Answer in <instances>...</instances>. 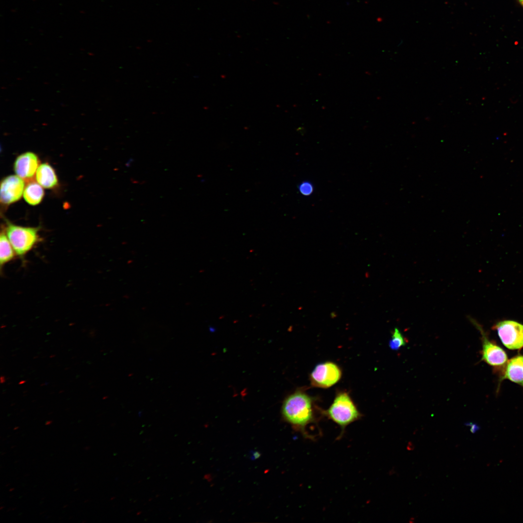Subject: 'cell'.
<instances>
[{
	"instance_id": "obj_6",
	"label": "cell",
	"mask_w": 523,
	"mask_h": 523,
	"mask_svg": "<svg viewBox=\"0 0 523 523\" xmlns=\"http://www.w3.org/2000/svg\"><path fill=\"white\" fill-rule=\"evenodd\" d=\"M493 329L497 331L502 343L510 350L523 348V324L512 320L497 323Z\"/></svg>"
},
{
	"instance_id": "obj_13",
	"label": "cell",
	"mask_w": 523,
	"mask_h": 523,
	"mask_svg": "<svg viewBox=\"0 0 523 523\" xmlns=\"http://www.w3.org/2000/svg\"><path fill=\"white\" fill-rule=\"evenodd\" d=\"M406 344V340L399 329L395 328L392 333L389 346L391 350L397 351Z\"/></svg>"
},
{
	"instance_id": "obj_22",
	"label": "cell",
	"mask_w": 523,
	"mask_h": 523,
	"mask_svg": "<svg viewBox=\"0 0 523 523\" xmlns=\"http://www.w3.org/2000/svg\"><path fill=\"white\" fill-rule=\"evenodd\" d=\"M55 356H56V355H55V354H52V355H50V356H49V357H50V358H53V357H55Z\"/></svg>"
},
{
	"instance_id": "obj_8",
	"label": "cell",
	"mask_w": 523,
	"mask_h": 523,
	"mask_svg": "<svg viewBox=\"0 0 523 523\" xmlns=\"http://www.w3.org/2000/svg\"><path fill=\"white\" fill-rule=\"evenodd\" d=\"M39 165L37 155L32 152H28L17 156L14 169L16 175L29 182L33 180Z\"/></svg>"
},
{
	"instance_id": "obj_9",
	"label": "cell",
	"mask_w": 523,
	"mask_h": 523,
	"mask_svg": "<svg viewBox=\"0 0 523 523\" xmlns=\"http://www.w3.org/2000/svg\"><path fill=\"white\" fill-rule=\"evenodd\" d=\"M503 368L500 381L508 379L523 386V355L518 354L508 360Z\"/></svg>"
},
{
	"instance_id": "obj_12",
	"label": "cell",
	"mask_w": 523,
	"mask_h": 523,
	"mask_svg": "<svg viewBox=\"0 0 523 523\" xmlns=\"http://www.w3.org/2000/svg\"><path fill=\"white\" fill-rule=\"evenodd\" d=\"M16 254L6 234L5 230L0 235V269L14 259Z\"/></svg>"
},
{
	"instance_id": "obj_4",
	"label": "cell",
	"mask_w": 523,
	"mask_h": 523,
	"mask_svg": "<svg viewBox=\"0 0 523 523\" xmlns=\"http://www.w3.org/2000/svg\"><path fill=\"white\" fill-rule=\"evenodd\" d=\"M342 370L336 363L326 361L317 364L309 375L310 385L315 387L329 388L341 379Z\"/></svg>"
},
{
	"instance_id": "obj_16",
	"label": "cell",
	"mask_w": 523,
	"mask_h": 523,
	"mask_svg": "<svg viewBox=\"0 0 523 523\" xmlns=\"http://www.w3.org/2000/svg\"><path fill=\"white\" fill-rule=\"evenodd\" d=\"M415 448V446L412 442H409L408 444L407 449L408 450H413Z\"/></svg>"
},
{
	"instance_id": "obj_14",
	"label": "cell",
	"mask_w": 523,
	"mask_h": 523,
	"mask_svg": "<svg viewBox=\"0 0 523 523\" xmlns=\"http://www.w3.org/2000/svg\"><path fill=\"white\" fill-rule=\"evenodd\" d=\"M298 190L304 196H309L314 190L313 185L309 181H303L298 185Z\"/></svg>"
},
{
	"instance_id": "obj_15",
	"label": "cell",
	"mask_w": 523,
	"mask_h": 523,
	"mask_svg": "<svg viewBox=\"0 0 523 523\" xmlns=\"http://www.w3.org/2000/svg\"><path fill=\"white\" fill-rule=\"evenodd\" d=\"M471 425H472L471 426L470 425V426H471V428L470 429V431L473 433H475L477 431L480 429V428L476 424H473L472 425V424H471Z\"/></svg>"
},
{
	"instance_id": "obj_18",
	"label": "cell",
	"mask_w": 523,
	"mask_h": 523,
	"mask_svg": "<svg viewBox=\"0 0 523 523\" xmlns=\"http://www.w3.org/2000/svg\"><path fill=\"white\" fill-rule=\"evenodd\" d=\"M26 382V380H21V381H20V382H19L18 383V385H23V384H25V383Z\"/></svg>"
},
{
	"instance_id": "obj_21",
	"label": "cell",
	"mask_w": 523,
	"mask_h": 523,
	"mask_svg": "<svg viewBox=\"0 0 523 523\" xmlns=\"http://www.w3.org/2000/svg\"><path fill=\"white\" fill-rule=\"evenodd\" d=\"M47 384V383H42V384H41L40 386H44V385H46Z\"/></svg>"
},
{
	"instance_id": "obj_23",
	"label": "cell",
	"mask_w": 523,
	"mask_h": 523,
	"mask_svg": "<svg viewBox=\"0 0 523 523\" xmlns=\"http://www.w3.org/2000/svg\"><path fill=\"white\" fill-rule=\"evenodd\" d=\"M63 391H63V390H60V392H59V393H62V392H63Z\"/></svg>"
},
{
	"instance_id": "obj_19",
	"label": "cell",
	"mask_w": 523,
	"mask_h": 523,
	"mask_svg": "<svg viewBox=\"0 0 523 523\" xmlns=\"http://www.w3.org/2000/svg\"><path fill=\"white\" fill-rule=\"evenodd\" d=\"M52 421H50V420L47 421L46 422V424L47 425H49V424H50L52 423Z\"/></svg>"
},
{
	"instance_id": "obj_2",
	"label": "cell",
	"mask_w": 523,
	"mask_h": 523,
	"mask_svg": "<svg viewBox=\"0 0 523 523\" xmlns=\"http://www.w3.org/2000/svg\"><path fill=\"white\" fill-rule=\"evenodd\" d=\"M321 413L340 427L341 432L338 439L342 437L348 425L363 416L349 393L345 391L338 392L329 407L322 410Z\"/></svg>"
},
{
	"instance_id": "obj_20",
	"label": "cell",
	"mask_w": 523,
	"mask_h": 523,
	"mask_svg": "<svg viewBox=\"0 0 523 523\" xmlns=\"http://www.w3.org/2000/svg\"><path fill=\"white\" fill-rule=\"evenodd\" d=\"M520 3L523 6V0H518Z\"/></svg>"
},
{
	"instance_id": "obj_11",
	"label": "cell",
	"mask_w": 523,
	"mask_h": 523,
	"mask_svg": "<svg viewBox=\"0 0 523 523\" xmlns=\"http://www.w3.org/2000/svg\"><path fill=\"white\" fill-rule=\"evenodd\" d=\"M42 187L37 182L33 181L28 182L23 195L25 200L31 205L39 204L44 196V191Z\"/></svg>"
},
{
	"instance_id": "obj_10",
	"label": "cell",
	"mask_w": 523,
	"mask_h": 523,
	"mask_svg": "<svg viewBox=\"0 0 523 523\" xmlns=\"http://www.w3.org/2000/svg\"><path fill=\"white\" fill-rule=\"evenodd\" d=\"M35 175L37 182L44 188H53L58 184V178L54 169L47 163L39 165Z\"/></svg>"
},
{
	"instance_id": "obj_1",
	"label": "cell",
	"mask_w": 523,
	"mask_h": 523,
	"mask_svg": "<svg viewBox=\"0 0 523 523\" xmlns=\"http://www.w3.org/2000/svg\"><path fill=\"white\" fill-rule=\"evenodd\" d=\"M317 412L314 399L302 388L288 396L283 401L281 409L284 419L305 438L309 439L314 437L308 433L307 428L316 422Z\"/></svg>"
},
{
	"instance_id": "obj_3",
	"label": "cell",
	"mask_w": 523,
	"mask_h": 523,
	"mask_svg": "<svg viewBox=\"0 0 523 523\" xmlns=\"http://www.w3.org/2000/svg\"><path fill=\"white\" fill-rule=\"evenodd\" d=\"M5 231L16 255L23 259L40 242L39 228L7 223Z\"/></svg>"
},
{
	"instance_id": "obj_5",
	"label": "cell",
	"mask_w": 523,
	"mask_h": 523,
	"mask_svg": "<svg viewBox=\"0 0 523 523\" xmlns=\"http://www.w3.org/2000/svg\"><path fill=\"white\" fill-rule=\"evenodd\" d=\"M471 321L479 331L481 335V360L494 368H503L508 360L505 351L489 339L487 334L479 323L473 319Z\"/></svg>"
},
{
	"instance_id": "obj_17",
	"label": "cell",
	"mask_w": 523,
	"mask_h": 523,
	"mask_svg": "<svg viewBox=\"0 0 523 523\" xmlns=\"http://www.w3.org/2000/svg\"><path fill=\"white\" fill-rule=\"evenodd\" d=\"M5 382H6L5 377L4 376H3V375H1L0 376V383L2 384L4 383Z\"/></svg>"
},
{
	"instance_id": "obj_7",
	"label": "cell",
	"mask_w": 523,
	"mask_h": 523,
	"mask_svg": "<svg viewBox=\"0 0 523 523\" xmlns=\"http://www.w3.org/2000/svg\"><path fill=\"white\" fill-rule=\"evenodd\" d=\"M24 180L17 175H11L1 182L0 200L4 205H9L18 201L23 195Z\"/></svg>"
}]
</instances>
